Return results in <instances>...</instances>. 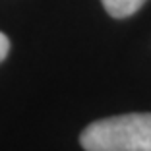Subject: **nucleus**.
<instances>
[{"label":"nucleus","instance_id":"obj_1","mask_svg":"<svg viewBox=\"0 0 151 151\" xmlns=\"http://www.w3.org/2000/svg\"><path fill=\"white\" fill-rule=\"evenodd\" d=\"M85 151H151V112L95 120L81 132Z\"/></svg>","mask_w":151,"mask_h":151},{"label":"nucleus","instance_id":"obj_2","mask_svg":"<svg viewBox=\"0 0 151 151\" xmlns=\"http://www.w3.org/2000/svg\"><path fill=\"white\" fill-rule=\"evenodd\" d=\"M101 2L112 18H128L145 4V0H101Z\"/></svg>","mask_w":151,"mask_h":151},{"label":"nucleus","instance_id":"obj_3","mask_svg":"<svg viewBox=\"0 0 151 151\" xmlns=\"http://www.w3.org/2000/svg\"><path fill=\"white\" fill-rule=\"evenodd\" d=\"M8 50H10V41H8V37H6L4 33H0V62L6 58Z\"/></svg>","mask_w":151,"mask_h":151}]
</instances>
